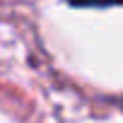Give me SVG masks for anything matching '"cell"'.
Returning a JSON list of instances; mask_svg holds the SVG:
<instances>
[{
    "label": "cell",
    "mask_w": 123,
    "mask_h": 123,
    "mask_svg": "<svg viewBox=\"0 0 123 123\" xmlns=\"http://www.w3.org/2000/svg\"><path fill=\"white\" fill-rule=\"evenodd\" d=\"M73 7H113L123 5V0H68Z\"/></svg>",
    "instance_id": "obj_1"
}]
</instances>
